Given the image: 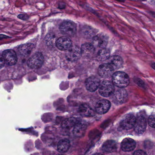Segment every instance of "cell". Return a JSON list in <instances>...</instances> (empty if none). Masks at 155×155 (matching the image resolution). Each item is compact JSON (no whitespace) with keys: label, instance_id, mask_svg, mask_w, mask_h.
Wrapping results in <instances>:
<instances>
[{"label":"cell","instance_id":"cell-1","mask_svg":"<svg viewBox=\"0 0 155 155\" xmlns=\"http://www.w3.org/2000/svg\"><path fill=\"white\" fill-rule=\"evenodd\" d=\"M112 82L117 87L123 88L128 86L130 79L127 73L122 71H117L112 75Z\"/></svg>","mask_w":155,"mask_h":155},{"label":"cell","instance_id":"cell-2","mask_svg":"<svg viewBox=\"0 0 155 155\" xmlns=\"http://www.w3.org/2000/svg\"><path fill=\"white\" fill-rule=\"evenodd\" d=\"M115 91L114 85L112 82L105 80L102 81L99 88V92L104 97H110L113 95Z\"/></svg>","mask_w":155,"mask_h":155},{"label":"cell","instance_id":"cell-3","mask_svg":"<svg viewBox=\"0 0 155 155\" xmlns=\"http://www.w3.org/2000/svg\"><path fill=\"white\" fill-rule=\"evenodd\" d=\"M44 62L42 54L37 52L31 56L28 61V65L31 68L38 69L41 68Z\"/></svg>","mask_w":155,"mask_h":155},{"label":"cell","instance_id":"cell-4","mask_svg":"<svg viewBox=\"0 0 155 155\" xmlns=\"http://www.w3.org/2000/svg\"><path fill=\"white\" fill-rule=\"evenodd\" d=\"M61 32L67 36H73L76 34L77 28L76 25L71 22L65 21L60 27Z\"/></svg>","mask_w":155,"mask_h":155},{"label":"cell","instance_id":"cell-5","mask_svg":"<svg viewBox=\"0 0 155 155\" xmlns=\"http://www.w3.org/2000/svg\"><path fill=\"white\" fill-rule=\"evenodd\" d=\"M128 94L126 90L120 88L114 91L112 95V100L114 103L120 104L126 102L127 99Z\"/></svg>","mask_w":155,"mask_h":155},{"label":"cell","instance_id":"cell-6","mask_svg":"<svg viewBox=\"0 0 155 155\" xmlns=\"http://www.w3.org/2000/svg\"><path fill=\"white\" fill-rule=\"evenodd\" d=\"M2 58L5 63L9 66L16 64L18 61V57L15 51L12 50H7L2 53Z\"/></svg>","mask_w":155,"mask_h":155},{"label":"cell","instance_id":"cell-7","mask_svg":"<svg viewBox=\"0 0 155 155\" xmlns=\"http://www.w3.org/2000/svg\"><path fill=\"white\" fill-rule=\"evenodd\" d=\"M108 42V38L104 34H99L95 36L92 40V45L95 48L101 49L105 48Z\"/></svg>","mask_w":155,"mask_h":155},{"label":"cell","instance_id":"cell-8","mask_svg":"<svg viewBox=\"0 0 155 155\" xmlns=\"http://www.w3.org/2000/svg\"><path fill=\"white\" fill-rule=\"evenodd\" d=\"M82 56L81 49L77 46L71 47L69 50L67 51L66 57L69 60L75 61L80 58Z\"/></svg>","mask_w":155,"mask_h":155},{"label":"cell","instance_id":"cell-9","mask_svg":"<svg viewBox=\"0 0 155 155\" xmlns=\"http://www.w3.org/2000/svg\"><path fill=\"white\" fill-rule=\"evenodd\" d=\"M101 85L100 80L96 77H91L87 79L85 83L86 88L90 92H94Z\"/></svg>","mask_w":155,"mask_h":155},{"label":"cell","instance_id":"cell-10","mask_svg":"<svg viewBox=\"0 0 155 155\" xmlns=\"http://www.w3.org/2000/svg\"><path fill=\"white\" fill-rule=\"evenodd\" d=\"M114 71H115L107 63L101 65L98 70L99 75L103 78H109L111 76L112 77L115 73Z\"/></svg>","mask_w":155,"mask_h":155},{"label":"cell","instance_id":"cell-11","mask_svg":"<svg viewBox=\"0 0 155 155\" xmlns=\"http://www.w3.org/2000/svg\"><path fill=\"white\" fill-rule=\"evenodd\" d=\"M57 48L61 51H68L72 47V41L67 37H62L57 40Z\"/></svg>","mask_w":155,"mask_h":155},{"label":"cell","instance_id":"cell-12","mask_svg":"<svg viewBox=\"0 0 155 155\" xmlns=\"http://www.w3.org/2000/svg\"><path fill=\"white\" fill-rule=\"evenodd\" d=\"M110 103L109 101L103 99L97 102L95 107L96 111L100 114L107 113L110 108Z\"/></svg>","mask_w":155,"mask_h":155},{"label":"cell","instance_id":"cell-13","mask_svg":"<svg viewBox=\"0 0 155 155\" xmlns=\"http://www.w3.org/2000/svg\"><path fill=\"white\" fill-rule=\"evenodd\" d=\"M136 121V118L133 115H128L121 120L120 126L124 129H130L134 127Z\"/></svg>","mask_w":155,"mask_h":155},{"label":"cell","instance_id":"cell-14","mask_svg":"<svg viewBox=\"0 0 155 155\" xmlns=\"http://www.w3.org/2000/svg\"><path fill=\"white\" fill-rule=\"evenodd\" d=\"M147 125V120L145 117L142 116H140L136 119L134 127L135 132L139 134L143 133L146 130Z\"/></svg>","mask_w":155,"mask_h":155},{"label":"cell","instance_id":"cell-15","mask_svg":"<svg viewBox=\"0 0 155 155\" xmlns=\"http://www.w3.org/2000/svg\"><path fill=\"white\" fill-rule=\"evenodd\" d=\"M107 63L111 66L114 71H116L122 67L123 60L119 56H113L110 57L108 59Z\"/></svg>","mask_w":155,"mask_h":155},{"label":"cell","instance_id":"cell-16","mask_svg":"<svg viewBox=\"0 0 155 155\" xmlns=\"http://www.w3.org/2000/svg\"><path fill=\"white\" fill-rule=\"evenodd\" d=\"M136 143L135 140L130 138L124 139L121 142V147L124 151H131L136 147Z\"/></svg>","mask_w":155,"mask_h":155},{"label":"cell","instance_id":"cell-17","mask_svg":"<svg viewBox=\"0 0 155 155\" xmlns=\"http://www.w3.org/2000/svg\"><path fill=\"white\" fill-rule=\"evenodd\" d=\"M34 47V45L31 43L23 44L19 47L18 48V52L20 56L27 57L31 53Z\"/></svg>","mask_w":155,"mask_h":155},{"label":"cell","instance_id":"cell-18","mask_svg":"<svg viewBox=\"0 0 155 155\" xmlns=\"http://www.w3.org/2000/svg\"><path fill=\"white\" fill-rule=\"evenodd\" d=\"M87 126L81 122H78L74 126L73 129V134L77 137H81L84 136L86 132Z\"/></svg>","mask_w":155,"mask_h":155},{"label":"cell","instance_id":"cell-19","mask_svg":"<svg viewBox=\"0 0 155 155\" xmlns=\"http://www.w3.org/2000/svg\"><path fill=\"white\" fill-rule=\"evenodd\" d=\"M81 51L82 56L86 57H90L93 55L95 52V47L91 43H85L81 46Z\"/></svg>","mask_w":155,"mask_h":155},{"label":"cell","instance_id":"cell-20","mask_svg":"<svg viewBox=\"0 0 155 155\" xmlns=\"http://www.w3.org/2000/svg\"><path fill=\"white\" fill-rule=\"evenodd\" d=\"M117 143L114 140H109L106 141L102 146L103 151L107 153L114 152L117 149Z\"/></svg>","mask_w":155,"mask_h":155},{"label":"cell","instance_id":"cell-21","mask_svg":"<svg viewBox=\"0 0 155 155\" xmlns=\"http://www.w3.org/2000/svg\"><path fill=\"white\" fill-rule=\"evenodd\" d=\"M79 112L81 115L85 117H89L94 115V112L90 107L87 104H82L79 108Z\"/></svg>","mask_w":155,"mask_h":155},{"label":"cell","instance_id":"cell-22","mask_svg":"<svg viewBox=\"0 0 155 155\" xmlns=\"http://www.w3.org/2000/svg\"><path fill=\"white\" fill-rule=\"evenodd\" d=\"M70 144L69 140L67 139L61 140L58 145V150L60 152L64 153L68 150Z\"/></svg>","mask_w":155,"mask_h":155},{"label":"cell","instance_id":"cell-23","mask_svg":"<svg viewBox=\"0 0 155 155\" xmlns=\"http://www.w3.org/2000/svg\"><path fill=\"white\" fill-rule=\"evenodd\" d=\"M110 55V52L108 49H106V48L102 49H101L97 54V59L100 61L106 60L109 58Z\"/></svg>","mask_w":155,"mask_h":155},{"label":"cell","instance_id":"cell-24","mask_svg":"<svg viewBox=\"0 0 155 155\" xmlns=\"http://www.w3.org/2000/svg\"><path fill=\"white\" fill-rule=\"evenodd\" d=\"M45 41L48 46L51 47L56 44L57 40L55 34L52 33H50L46 36L45 38Z\"/></svg>","mask_w":155,"mask_h":155},{"label":"cell","instance_id":"cell-25","mask_svg":"<svg viewBox=\"0 0 155 155\" xmlns=\"http://www.w3.org/2000/svg\"><path fill=\"white\" fill-rule=\"evenodd\" d=\"M76 123V120L74 118H71L67 119L63 121L62 123V127L65 128H71L74 127L77 124Z\"/></svg>","mask_w":155,"mask_h":155},{"label":"cell","instance_id":"cell-26","mask_svg":"<svg viewBox=\"0 0 155 155\" xmlns=\"http://www.w3.org/2000/svg\"><path fill=\"white\" fill-rule=\"evenodd\" d=\"M148 122L150 127L155 128V115H150L148 120Z\"/></svg>","mask_w":155,"mask_h":155},{"label":"cell","instance_id":"cell-27","mask_svg":"<svg viewBox=\"0 0 155 155\" xmlns=\"http://www.w3.org/2000/svg\"><path fill=\"white\" fill-rule=\"evenodd\" d=\"M135 82L137 85H138L140 87H143L144 86V83L141 79L139 78H136L135 80Z\"/></svg>","mask_w":155,"mask_h":155},{"label":"cell","instance_id":"cell-28","mask_svg":"<svg viewBox=\"0 0 155 155\" xmlns=\"http://www.w3.org/2000/svg\"><path fill=\"white\" fill-rule=\"evenodd\" d=\"M133 155H147V154L143 150H138L134 152Z\"/></svg>","mask_w":155,"mask_h":155},{"label":"cell","instance_id":"cell-29","mask_svg":"<svg viewBox=\"0 0 155 155\" xmlns=\"http://www.w3.org/2000/svg\"><path fill=\"white\" fill-rule=\"evenodd\" d=\"M18 18L20 19L25 20L28 19V16L26 15H24V14H21V15H19L18 16Z\"/></svg>","mask_w":155,"mask_h":155},{"label":"cell","instance_id":"cell-30","mask_svg":"<svg viewBox=\"0 0 155 155\" xmlns=\"http://www.w3.org/2000/svg\"><path fill=\"white\" fill-rule=\"evenodd\" d=\"M5 63V62L4 61V59H3V58L2 57L1 58V68H2L4 67Z\"/></svg>","mask_w":155,"mask_h":155},{"label":"cell","instance_id":"cell-31","mask_svg":"<svg viewBox=\"0 0 155 155\" xmlns=\"http://www.w3.org/2000/svg\"><path fill=\"white\" fill-rule=\"evenodd\" d=\"M151 67L154 69V70H155V63H154L153 64H151Z\"/></svg>","mask_w":155,"mask_h":155},{"label":"cell","instance_id":"cell-32","mask_svg":"<svg viewBox=\"0 0 155 155\" xmlns=\"http://www.w3.org/2000/svg\"><path fill=\"white\" fill-rule=\"evenodd\" d=\"M92 155H103V154H101V153H95V154H93Z\"/></svg>","mask_w":155,"mask_h":155},{"label":"cell","instance_id":"cell-33","mask_svg":"<svg viewBox=\"0 0 155 155\" xmlns=\"http://www.w3.org/2000/svg\"><path fill=\"white\" fill-rule=\"evenodd\" d=\"M62 155V154H58V155Z\"/></svg>","mask_w":155,"mask_h":155}]
</instances>
